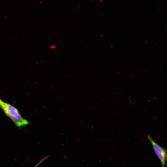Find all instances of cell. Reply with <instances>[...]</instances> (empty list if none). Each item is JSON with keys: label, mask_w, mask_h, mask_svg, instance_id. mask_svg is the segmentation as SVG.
Wrapping results in <instances>:
<instances>
[{"label": "cell", "mask_w": 167, "mask_h": 167, "mask_svg": "<svg viewBox=\"0 0 167 167\" xmlns=\"http://www.w3.org/2000/svg\"><path fill=\"white\" fill-rule=\"evenodd\" d=\"M147 138L152 144L156 155L161 162V167H165V163L167 161V148H163L155 142L149 135H148Z\"/></svg>", "instance_id": "obj_2"}, {"label": "cell", "mask_w": 167, "mask_h": 167, "mask_svg": "<svg viewBox=\"0 0 167 167\" xmlns=\"http://www.w3.org/2000/svg\"><path fill=\"white\" fill-rule=\"evenodd\" d=\"M0 107L17 126L20 127L30 124L28 120L21 116L18 110L15 107L0 99Z\"/></svg>", "instance_id": "obj_1"}, {"label": "cell", "mask_w": 167, "mask_h": 167, "mask_svg": "<svg viewBox=\"0 0 167 167\" xmlns=\"http://www.w3.org/2000/svg\"><path fill=\"white\" fill-rule=\"evenodd\" d=\"M40 164V162H39L34 167H37Z\"/></svg>", "instance_id": "obj_3"}]
</instances>
